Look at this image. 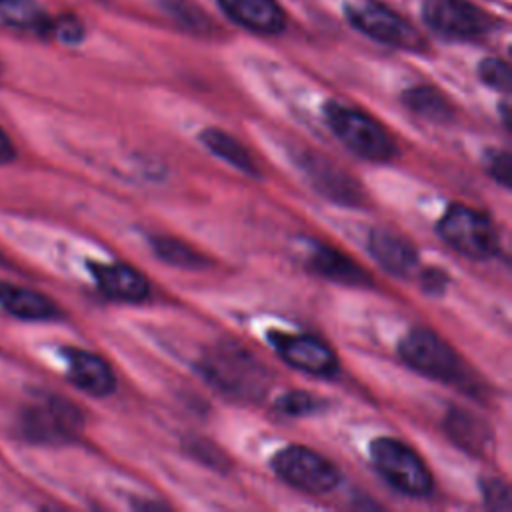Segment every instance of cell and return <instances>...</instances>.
I'll use <instances>...</instances> for the list:
<instances>
[{"label":"cell","mask_w":512,"mask_h":512,"mask_svg":"<svg viewBox=\"0 0 512 512\" xmlns=\"http://www.w3.org/2000/svg\"><path fill=\"white\" fill-rule=\"evenodd\" d=\"M318 408H320V400L310 392H302V390L286 392L276 400V410L286 416H306L316 412Z\"/></svg>","instance_id":"23"},{"label":"cell","mask_w":512,"mask_h":512,"mask_svg":"<svg viewBox=\"0 0 512 512\" xmlns=\"http://www.w3.org/2000/svg\"><path fill=\"white\" fill-rule=\"evenodd\" d=\"M438 234L458 254L486 260L498 252L500 240L492 220L464 204H452L438 222Z\"/></svg>","instance_id":"5"},{"label":"cell","mask_w":512,"mask_h":512,"mask_svg":"<svg viewBox=\"0 0 512 512\" xmlns=\"http://www.w3.org/2000/svg\"><path fill=\"white\" fill-rule=\"evenodd\" d=\"M302 160H304L302 166L308 178L312 180V184L320 194L346 206L364 204V192L360 184L342 168L332 164L328 158L312 154V156H304Z\"/></svg>","instance_id":"12"},{"label":"cell","mask_w":512,"mask_h":512,"mask_svg":"<svg viewBox=\"0 0 512 512\" xmlns=\"http://www.w3.org/2000/svg\"><path fill=\"white\" fill-rule=\"evenodd\" d=\"M50 32H52L58 40L66 42V44H76V42H80L82 36H84V26H82V22H80L78 18H74V16H62V18H58V20H52Z\"/></svg>","instance_id":"26"},{"label":"cell","mask_w":512,"mask_h":512,"mask_svg":"<svg viewBox=\"0 0 512 512\" xmlns=\"http://www.w3.org/2000/svg\"><path fill=\"white\" fill-rule=\"evenodd\" d=\"M0 308L26 322H44L58 316V306L42 292L0 280Z\"/></svg>","instance_id":"16"},{"label":"cell","mask_w":512,"mask_h":512,"mask_svg":"<svg viewBox=\"0 0 512 512\" xmlns=\"http://www.w3.org/2000/svg\"><path fill=\"white\" fill-rule=\"evenodd\" d=\"M488 172L502 186L510 184V156L504 150H496L488 158Z\"/></svg>","instance_id":"27"},{"label":"cell","mask_w":512,"mask_h":512,"mask_svg":"<svg viewBox=\"0 0 512 512\" xmlns=\"http://www.w3.org/2000/svg\"><path fill=\"white\" fill-rule=\"evenodd\" d=\"M154 254L164 260L166 264L178 266V268H202L206 266V260L202 254H198L192 246H188L182 240L168 238V236H152L150 238Z\"/></svg>","instance_id":"22"},{"label":"cell","mask_w":512,"mask_h":512,"mask_svg":"<svg viewBox=\"0 0 512 512\" xmlns=\"http://www.w3.org/2000/svg\"><path fill=\"white\" fill-rule=\"evenodd\" d=\"M372 258L392 276L408 278L418 270V252L412 242L390 228H372L368 236Z\"/></svg>","instance_id":"13"},{"label":"cell","mask_w":512,"mask_h":512,"mask_svg":"<svg viewBox=\"0 0 512 512\" xmlns=\"http://www.w3.org/2000/svg\"><path fill=\"white\" fill-rule=\"evenodd\" d=\"M218 4L236 24L260 34H276L286 26V16L276 0H218Z\"/></svg>","instance_id":"15"},{"label":"cell","mask_w":512,"mask_h":512,"mask_svg":"<svg viewBox=\"0 0 512 512\" xmlns=\"http://www.w3.org/2000/svg\"><path fill=\"white\" fill-rule=\"evenodd\" d=\"M200 142L206 146V150H210L216 158L224 160L232 168L240 170L250 178H258L260 172H258L256 160L252 158L248 148L228 132L218 128H206L200 134Z\"/></svg>","instance_id":"19"},{"label":"cell","mask_w":512,"mask_h":512,"mask_svg":"<svg viewBox=\"0 0 512 512\" xmlns=\"http://www.w3.org/2000/svg\"><path fill=\"white\" fill-rule=\"evenodd\" d=\"M16 158V148L12 138L0 128V166L10 164Z\"/></svg>","instance_id":"29"},{"label":"cell","mask_w":512,"mask_h":512,"mask_svg":"<svg viewBox=\"0 0 512 512\" xmlns=\"http://www.w3.org/2000/svg\"><path fill=\"white\" fill-rule=\"evenodd\" d=\"M62 356L68 366V378L76 388L90 396H108L116 388L112 366L96 352L84 348H64Z\"/></svg>","instance_id":"11"},{"label":"cell","mask_w":512,"mask_h":512,"mask_svg":"<svg viewBox=\"0 0 512 512\" xmlns=\"http://www.w3.org/2000/svg\"><path fill=\"white\" fill-rule=\"evenodd\" d=\"M344 14L356 30L382 44L404 50H416L422 46L420 34L402 16L374 0L348 2Z\"/></svg>","instance_id":"8"},{"label":"cell","mask_w":512,"mask_h":512,"mask_svg":"<svg viewBox=\"0 0 512 512\" xmlns=\"http://www.w3.org/2000/svg\"><path fill=\"white\" fill-rule=\"evenodd\" d=\"M402 100L414 114L430 122H448L452 118L450 102L432 86H414L402 94Z\"/></svg>","instance_id":"21"},{"label":"cell","mask_w":512,"mask_h":512,"mask_svg":"<svg viewBox=\"0 0 512 512\" xmlns=\"http://www.w3.org/2000/svg\"><path fill=\"white\" fill-rule=\"evenodd\" d=\"M0 20L8 26L42 34L50 32L52 24L36 0H0Z\"/></svg>","instance_id":"20"},{"label":"cell","mask_w":512,"mask_h":512,"mask_svg":"<svg viewBox=\"0 0 512 512\" xmlns=\"http://www.w3.org/2000/svg\"><path fill=\"white\" fill-rule=\"evenodd\" d=\"M446 434L450 440L460 446L462 450L480 454L488 446L490 440V428L486 426L484 420H480L476 414L462 410V408H452L446 414L444 420Z\"/></svg>","instance_id":"18"},{"label":"cell","mask_w":512,"mask_h":512,"mask_svg":"<svg viewBox=\"0 0 512 512\" xmlns=\"http://www.w3.org/2000/svg\"><path fill=\"white\" fill-rule=\"evenodd\" d=\"M370 458L376 472L398 492L414 498L432 492V474L424 460L402 440L380 436L370 444Z\"/></svg>","instance_id":"4"},{"label":"cell","mask_w":512,"mask_h":512,"mask_svg":"<svg viewBox=\"0 0 512 512\" xmlns=\"http://www.w3.org/2000/svg\"><path fill=\"white\" fill-rule=\"evenodd\" d=\"M92 276L102 294L118 302H142L150 294L148 280L130 264L124 262H90Z\"/></svg>","instance_id":"14"},{"label":"cell","mask_w":512,"mask_h":512,"mask_svg":"<svg viewBox=\"0 0 512 512\" xmlns=\"http://www.w3.org/2000/svg\"><path fill=\"white\" fill-rule=\"evenodd\" d=\"M272 470L288 486L312 496L328 494L340 484V470L334 462L298 444L278 450L272 458Z\"/></svg>","instance_id":"6"},{"label":"cell","mask_w":512,"mask_h":512,"mask_svg":"<svg viewBox=\"0 0 512 512\" xmlns=\"http://www.w3.org/2000/svg\"><path fill=\"white\" fill-rule=\"evenodd\" d=\"M308 264L316 274L330 278L334 282L354 284V286H362L370 282V276L362 266H358L346 254L330 246H316L308 258Z\"/></svg>","instance_id":"17"},{"label":"cell","mask_w":512,"mask_h":512,"mask_svg":"<svg viewBox=\"0 0 512 512\" xmlns=\"http://www.w3.org/2000/svg\"><path fill=\"white\" fill-rule=\"evenodd\" d=\"M324 114L334 136L356 156L370 162H386L396 154L392 136L370 114L340 102H328Z\"/></svg>","instance_id":"3"},{"label":"cell","mask_w":512,"mask_h":512,"mask_svg":"<svg viewBox=\"0 0 512 512\" xmlns=\"http://www.w3.org/2000/svg\"><path fill=\"white\" fill-rule=\"evenodd\" d=\"M268 340L276 354L296 370L314 376H332L338 370V358L334 350L316 336L272 332Z\"/></svg>","instance_id":"10"},{"label":"cell","mask_w":512,"mask_h":512,"mask_svg":"<svg viewBox=\"0 0 512 512\" xmlns=\"http://www.w3.org/2000/svg\"><path fill=\"white\" fill-rule=\"evenodd\" d=\"M446 282H448V278H446V274H444L442 270H426L424 276H422V286H424V290H428V292H432V294L442 292L444 286H446Z\"/></svg>","instance_id":"28"},{"label":"cell","mask_w":512,"mask_h":512,"mask_svg":"<svg viewBox=\"0 0 512 512\" xmlns=\"http://www.w3.org/2000/svg\"><path fill=\"white\" fill-rule=\"evenodd\" d=\"M398 354L412 370L428 378L452 382L462 376V362L458 354L430 328H412L400 340Z\"/></svg>","instance_id":"7"},{"label":"cell","mask_w":512,"mask_h":512,"mask_svg":"<svg viewBox=\"0 0 512 512\" xmlns=\"http://www.w3.org/2000/svg\"><path fill=\"white\" fill-rule=\"evenodd\" d=\"M422 18L434 32L448 38H476L494 28L490 14L466 0H426Z\"/></svg>","instance_id":"9"},{"label":"cell","mask_w":512,"mask_h":512,"mask_svg":"<svg viewBox=\"0 0 512 512\" xmlns=\"http://www.w3.org/2000/svg\"><path fill=\"white\" fill-rule=\"evenodd\" d=\"M200 370L214 388L238 400L262 398L270 382L266 366L236 342H220L210 348Z\"/></svg>","instance_id":"1"},{"label":"cell","mask_w":512,"mask_h":512,"mask_svg":"<svg viewBox=\"0 0 512 512\" xmlns=\"http://www.w3.org/2000/svg\"><path fill=\"white\" fill-rule=\"evenodd\" d=\"M478 76L484 84H488L494 90H500V92L510 90V68L504 60L484 58L478 64Z\"/></svg>","instance_id":"24"},{"label":"cell","mask_w":512,"mask_h":512,"mask_svg":"<svg viewBox=\"0 0 512 512\" xmlns=\"http://www.w3.org/2000/svg\"><path fill=\"white\" fill-rule=\"evenodd\" d=\"M20 434L34 444H68L84 430V414L58 394H38L18 416Z\"/></svg>","instance_id":"2"},{"label":"cell","mask_w":512,"mask_h":512,"mask_svg":"<svg viewBox=\"0 0 512 512\" xmlns=\"http://www.w3.org/2000/svg\"><path fill=\"white\" fill-rule=\"evenodd\" d=\"M480 490H482V496H484V502L488 508L498 510V512H508L512 508L508 484L502 482L500 478H484L480 482Z\"/></svg>","instance_id":"25"}]
</instances>
